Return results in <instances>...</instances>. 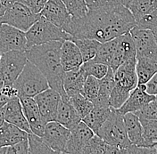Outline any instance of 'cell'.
<instances>
[{
	"instance_id": "1",
	"label": "cell",
	"mask_w": 157,
	"mask_h": 154,
	"mask_svg": "<svg viewBox=\"0 0 157 154\" xmlns=\"http://www.w3.org/2000/svg\"><path fill=\"white\" fill-rule=\"evenodd\" d=\"M135 26L136 20L131 12L121 4L89 10L81 18H70L63 29L71 38L92 39L104 43L130 32Z\"/></svg>"
},
{
	"instance_id": "2",
	"label": "cell",
	"mask_w": 157,
	"mask_h": 154,
	"mask_svg": "<svg viewBox=\"0 0 157 154\" xmlns=\"http://www.w3.org/2000/svg\"><path fill=\"white\" fill-rule=\"evenodd\" d=\"M63 41H51L37 45L25 51L29 62L34 63L44 74L49 87L57 91L62 97H68L63 87L64 69L60 57Z\"/></svg>"
},
{
	"instance_id": "3",
	"label": "cell",
	"mask_w": 157,
	"mask_h": 154,
	"mask_svg": "<svg viewBox=\"0 0 157 154\" xmlns=\"http://www.w3.org/2000/svg\"><path fill=\"white\" fill-rule=\"evenodd\" d=\"M98 135L107 144L119 148L121 153H150V148L137 147L131 144L124 123V115L116 109H112Z\"/></svg>"
},
{
	"instance_id": "4",
	"label": "cell",
	"mask_w": 157,
	"mask_h": 154,
	"mask_svg": "<svg viewBox=\"0 0 157 154\" xmlns=\"http://www.w3.org/2000/svg\"><path fill=\"white\" fill-rule=\"evenodd\" d=\"M136 64L137 58L131 59L121 64L113 71L114 87L109 100V105L112 109H119L137 87Z\"/></svg>"
},
{
	"instance_id": "5",
	"label": "cell",
	"mask_w": 157,
	"mask_h": 154,
	"mask_svg": "<svg viewBox=\"0 0 157 154\" xmlns=\"http://www.w3.org/2000/svg\"><path fill=\"white\" fill-rule=\"evenodd\" d=\"M18 96L34 97L49 88L46 77L39 68L28 60L18 77L13 83Z\"/></svg>"
},
{
	"instance_id": "6",
	"label": "cell",
	"mask_w": 157,
	"mask_h": 154,
	"mask_svg": "<svg viewBox=\"0 0 157 154\" xmlns=\"http://www.w3.org/2000/svg\"><path fill=\"white\" fill-rule=\"evenodd\" d=\"M25 35L27 39V49L51 41H64L71 38L62 27L56 26L43 16H40L25 32Z\"/></svg>"
},
{
	"instance_id": "7",
	"label": "cell",
	"mask_w": 157,
	"mask_h": 154,
	"mask_svg": "<svg viewBox=\"0 0 157 154\" xmlns=\"http://www.w3.org/2000/svg\"><path fill=\"white\" fill-rule=\"evenodd\" d=\"M40 16V13H33L23 4L14 2L6 8L5 13L0 17V23L8 24L26 32Z\"/></svg>"
},
{
	"instance_id": "8",
	"label": "cell",
	"mask_w": 157,
	"mask_h": 154,
	"mask_svg": "<svg viewBox=\"0 0 157 154\" xmlns=\"http://www.w3.org/2000/svg\"><path fill=\"white\" fill-rule=\"evenodd\" d=\"M27 62L28 58L25 51L13 50L4 53L0 62V72L4 83L13 85Z\"/></svg>"
},
{
	"instance_id": "9",
	"label": "cell",
	"mask_w": 157,
	"mask_h": 154,
	"mask_svg": "<svg viewBox=\"0 0 157 154\" xmlns=\"http://www.w3.org/2000/svg\"><path fill=\"white\" fill-rule=\"evenodd\" d=\"M136 48L137 59H149L157 62V42L151 29L135 26L130 30Z\"/></svg>"
},
{
	"instance_id": "10",
	"label": "cell",
	"mask_w": 157,
	"mask_h": 154,
	"mask_svg": "<svg viewBox=\"0 0 157 154\" xmlns=\"http://www.w3.org/2000/svg\"><path fill=\"white\" fill-rule=\"evenodd\" d=\"M70 133V129L55 120L46 124L44 134L41 137L56 153H65Z\"/></svg>"
},
{
	"instance_id": "11",
	"label": "cell",
	"mask_w": 157,
	"mask_h": 154,
	"mask_svg": "<svg viewBox=\"0 0 157 154\" xmlns=\"http://www.w3.org/2000/svg\"><path fill=\"white\" fill-rule=\"evenodd\" d=\"M13 50H27L25 32L8 24L0 23V52L4 54Z\"/></svg>"
},
{
	"instance_id": "12",
	"label": "cell",
	"mask_w": 157,
	"mask_h": 154,
	"mask_svg": "<svg viewBox=\"0 0 157 154\" xmlns=\"http://www.w3.org/2000/svg\"><path fill=\"white\" fill-rule=\"evenodd\" d=\"M38 107L46 123L55 121L58 111V106L62 96L57 91L48 88L34 97Z\"/></svg>"
},
{
	"instance_id": "13",
	"label": "cell",
	"mask_w": 157,
	"mask_h": 154,
	"mask_svg": "<svg viewBox=\"0 0 157 154\" xmlns=\"http://www.w3.org/2000/svg\"><path fill=\"white\" fill-rule=\"evenodd\" d=\"M96 135L82 120L71 130L65 153L81 154L89 140Z\"/></svg>"
},
{
	"instance_id": "14",
	"label": "cell",
	"mask_w": 157,
	"mask_h": 154,
	"mask_svg": "<svg viewBox=\"0 0 157 154\" xmlns=\"http://www.w3.org/2000/svg\"><path fill=\"white\" fill-rule=\"evenodd\" d=\"M22 110L26 117L31 132L35 135L42 136L45 131L46 122L40 114L38 104L33 97L20 96Z\"/></svg>"
},
{
	"instance_id": "15",
	"label": "cell",
	"mask_w": 157,
	"mask_h": 154,
	"mask_svg": "<svg viewBox=\"0 0 157 154\" xmlns=\"http://www.w3.org/2000/svg\"><path fill=\"white\" fill-rule=\"evenodd\" d=\"M136 48L130 32L118 37V44L110 67L114 71L126 61L136 59Z\"/></svg>"
},
{
	"instance_id": "16",
	"label": "cell",
	"mask_w": 157,
	"mask_h": 154,
	"mask_svg": "<svg viewBox=\"0 0 157 154\" xmlns=\"http://www.w3.org/2000/svg\"><path fill=\"white\" fill-rule=\"evenodd\" d=\"M155 99V96L150 95L146 91V85L141 84L131 92L129 96L125 101V103L119 109H116L121 114H126L128 112L135 113L136 111L142 109L144 106Z\"/></svg>"
},
{
	"instance_id": "17",
	"label": "cell",
	"mask_w": 157,
	"mask_h": 154,
	"mask_svg": "<svg viewBox=\"0 0 157 154\" xmlns=\"http://www.w3.org/2000/svg\"><path fill=\"white\" fill-rule=\"evenodd\" d=\"M60 57L64 71L78 69L84 62L77 45L71 39L63 41L60 50Z\"/></svg>"
},
{
	"instance_id": "18",
	"label": "cell",
	"mask_w": 157,
	"mask_h": 154,
	"mask_svg": "<svg viewBox=\"0 0 157 154\" xmlns=\"http://www.w3.org/2000/svg\"><path fill=\"white\" fill-rule=\"evenodd\" d=\"M40 14L52 23L62 28L71 18L63 0H48Z\"/></svg>"
},
{
	"instance_id": "19",
	"label": "cell",
	"mask_w": 157,
	"mask_h": 154,
	"mask_svg": "<svg viewBox=\"0 0 157 154\" xmlns=\"http://www.w3.org/2000/svg\"><path fill=\"white\" fill-rule=\"evenodd\" d=\"M5 107H6V115H5L6 121L18 126L19 128L26 131L29 134L32 133L29 122L24 115L19 96L11 99L5 105Z\"/></svg>"
},
{
	"instance_id": "20",
	"label": "cell",
	"mask_w": 157,
	"mask_h": 154,
	"mask_svg": "<svg viewBox=\"0 0 157 154\" xmlns=\"http://www.w3.org/2000/svg\"><path fill=\"white\" fill-rule=\"evenodd\" d=\"M124 123L128 139L132 145L137 147L150 148L143 135V126L138 116L133 112L124 114Z\"/></svg>"
},
{
	"instance_id": "21",
	"label": "cell",
	"mask_w": 157,
	"mask_h": 154,
	"mask_svg": "<svg viewBox=\"0 0 157 154\" xmlns=\"http://www.w3.org/2000/svg\"><path fill=\"white\" fill-rule=\"evenodd\" d=\"M82 120L77 111L69 101V97H62L59 103L56 121L71 130Z\"/></svg>"
},
{
	"instance_id": "22",
	"label": "cell",
	"mask_w": 157,
	"mask_h": 154,
	"mask_svg": "<svg viewBox=\"0 0 157 154\" xmlns=\"http://www.w3.org/2000/svg\"><path fill=\"white\" fill-rule=\"evenodd\" d=\"M88 77L82 65L78 69L65 71L63 77V87L68 97L81 92V89Z\"/></svg>"
},
{
	"instance_id": "23",
	"label": "cell",
	"mask_w": 157,
	"mask_h": 154,
	"mask_svg": "<svg viewBox=\"0 0 157 154\" xmlns=\"http://www.w3.org/2000/svg\"><path fill=\"white\" fill-rule=\"evenodd\" d=\"M29 133L7 121L0 126V147L10 146L27 139Z\"/></svg>"
},
{
	"instance_id": "24",
	"label": "cell",
	"mask_w": 157,
	"mask_h": 154,
	"mask_svg": "<svg viewBox=\"0 0 157 154\" xmlns=\"http://www.w3.org/2000/svg\"><path fill=\"white\" fill-rule=\"evenodd\" d=\"M112 111L111 107L94 106V108L82 118V121L98 135L99 129L105 122Z\"/></svg>"
},
{
	"instance_id": "25",
	"label": "cell",
	"mask_w": 157,
	"mask_h": 154,
	"mask_svg": "<svg viewBox=\"0 0 157 154\" xmlns=\"http://www.w3.org/2000/svg\"><path fill=\"white\" fill-rule=\"evenodd\" d=\"M114 87V74L113 69L110 67L107 74L99 79V91L97 100L93 103L94 106L110 107L109 100L112 91Z\"/></svg>"
},
{
	"instance_id": "26",
	"label": "cell",
	"mask_w": 157,
	"mask_h": 154,
	"mask_svg": "<svg viewBox=\"0 0 157 154\" xmlns=\"http://www.w3.org/2000/svg\"><path fill=\"white\" fill-rule=\"evenodd\" d=\"M121 153V150L107 144L98 135H95L88 142L81 154H110Z\"/></svg>"
},
{
	"instance_id": "27",
	"label": "cell",
	"mask_w": 157,
	"mask_h": 154,
	"mask_svg": "<svg viewBox=\"0 0 157 154\" xmlns=\"http://www.w3.org/2000/svg\"><path fill=\"white\" fill-rule=\"evenodd\" d=\"M136 72L138 85L147 84V82L157 73V62L149 59H137Z\"/></svg>"
},
{
	"instance_id": "28",
	"label": "cell",
	"mask_w": 157,
	"mask_h": 154,
	"mask_svg": "<svg viewBox=\"0 0 157 154\" xmlns=\"http://www.w3.org/2000/svg\"><path fill=\"white\" fill-rule=\"evenodd\" d=\"M136 21L157 8V0H133L127 6Z\"/></svg>"
},
{
	"instance_id": "29",
	"label": "cell",
	"mask_w": 157,
	"mask_h": 154,
	"mask_svg": "<svg viewBox=\"0 0 157 154\" xmlns=\"http://www.w3.org/2000/svg\"><path fill=\"white\" fill-rule=\"evenodd\" d=\"M117 44L118 38L111 39V40L104 42V43H101L98 49L96 56L92 60L97 62L106 64L110 67L113 55H114V53H115Z\"/></svg>"
},
{
	"instance_id": "30",
	"label": "cell",
	"mask_w": 157,
	"mask_h": 154,
	"mask_svg": "<svg viewBox=\"0 0 157 154\" xmlns=\"http://www.w3.org/2000/svg\"><path fill=\"white\" fill-rule=\"evenodd\" d=\"M71 40H72L77 45V47L81 53L84 62L94 59V57L97 54L98 47L101 44V42L92 39H74V38H71Z\"/></svg>"
},
{
	"instance_id": "31",
	"label": "cell",
	"mask_w": 157,
	"mask_h": 154,
	"mask_svg": "<svg viewBox=\"0 0 157 154\" xmlns=\"http://www.w3.org/2000/svg\"><path fill=\"white\" fill-rule=\"evenodd\" d=\"M69 101L74 107V109L77 111L81 118H83L94 108L93 103L84 96L81 93H78L70 96Z\"/></svg>"
},
{
	"instance_id": "32",
	"label": "cell",
	"mask_w": 157,
	"mask_h": 154,
	"mask_svg": "<svg viewBox=\"0 0 157 154\" xmlns=\"http://www.w3.org/2000/svg\"><path fill=\"white\" fill-rule=\"evenodd\" d=\"M71 18L78 19L84 17L88 13L86 0H63Z\"/></svg>"
},
{
	"instance_id": "33",
	"label": "cell",
	"mask_w": 157,
	"mask_h": 154,
	"mask_svg": "<svg viewBox=\"0 0 157 154\" xmlns=\"http://www.w3.org/2000/svg\"><path fill=\"white\" fill-rule=\"evenodd\" d=\"M29 141V153H54L55 152L46 144L43 138L33 133H29L28 135Z\"/></svg>"
},
{
	"instance_id": "34",
	"label": "cell",
	"mask_w": 157,
	"mask_h": 154,
	"mask_svg": "<svg viewBox=\"0 0 157 154\" xmlns=\"http://www.w3.org/2000/svg\"><path fill=\"white\" fill-rule=\"evenodd\" d=\"M140 121L143 126L144 137L151 148L157 142V119L140 118Z\"/></svg>"
},
{
	"instance_id": "35",
	"label": "cell",
	"mask_w": 157,
	"mask_h": 154,
	"mask_svg": "<svg viewBox=\"0 0 157 154\" xmlns=\"http://www.w3.org/2000/svg\"><path fill=\"white\" fill-rule=\"evenodd\" d=\"M82 67L88 76L91 75L98 79H101L102 77H105L107 74L109 68H110L106 64L97 62L93 60L83 62Z\"/></svg>"
},
{
	"instance_id": "36",
	"label": "cell",
	"mask_w": 157,
	"mask_h": 154,
	"mask_svg": "<svg viewBox=\"0 0 157 154\" xmlns=\"http://www.w3.org/2000/svg\"><path fill=\"white\" fill-rule=\"evenodd\" d=\"M98 91H99V79L91 75L88 76L80 93L86 98H88L89 101L94 103L98 98Z\"/></svg>"
},
{
	"instance_id": "37",
	"label": "cell",
	"mask_w": 157,
	"mask_h": 154,
	"mask_svg": "<svg viewBox=\"0 0 157 154\" xmlns=\"http://www.w3.org/2000/svg\"><path fill=\"white\" fill-rule=\"evenodd\" d=\"M139 118H147V119H157V102L155 100L151 101L142 109L135 112Z\"/></svg>"
},
{
	"instance_id": "38",
	"label": "cell",
	"mask_w": 157,
	"mask_h": 154,
	"mask_svg": "<svg viewBox=\"0 0 157 154\" xmlns=\"http://www.w3.org/2000/svg\"><path fill=\"white\" fill-rule=\"evenodd\" d=\"M136 26L140 29L154 30L157 29V8L152 13L136 21Z\"/></svg>"
},
{
	"instance_id": "39",
	"label": "cell",
	"mask_w": 157,
	"mask_h": 154,
	"mask_svg": "<svg viewBox=\"0 0 157 154\" xmlns=\"http://www.w3.org/2000/svg\"><path fill=\"white\" fill-rule=\"evenodd\" d=\"M88 10H95L102 7L123 5V0H86Z\"/></svg>"
},
{
	"instance_id": "40",
	"label": "cell",
	"mask_w": 157,
	"mask_h": 154,
	"mask_svg": "<svg viewBox=\"0 0 157 154\" xmlns=\"http://www.w3.org/2000/svg\"><path fill=\"white\" fill-rule=\"evenodd\" d=\"M29 153L28 138L7 147L6 154H27Z\"/></svg>"
},
{
	"instance_id": "41",
	"label": "cell",
	"mask_w": 157,
	"mask_h": 154,
	"mask_svg": "<svg viewBox=\"0 0 157 154\" xmlns=\"http://www.w3.org/2000/svg\"><path fill=\"white\" fill-rule=\"evenodd\" d=\"M16 2L23 4L35 13H40L47 0H16Z\"/></svg>"
},
{
	"instance_id": "42",
	"label": "cell",
	"mask_w": 157,
	"mask_h": 154,
	"mask_svg": "<svg viewBox=\"0 0 157 154\" xmlns=\"http://www.w3.org/2000/svg\"><path fill=\"white\" fill-rule=\"evenodd\" d=\"M145 85H146V91L148 94L157 96V73H155V76Z\"/></svg>"
},
{
	"instance_id": "43",
	"label": "cell",
	"mask_w": 157,
	"mask_h": 154,
	"mask_svg": "<svg viewBox=\"0 0 157 154\" xmlns=\"http://www.w3.org/2000/svg\"><path fill=\"white\" fill-rule=\"evenodd\" d=\"M5 115H6V107H0V126L4 124L5 120Z\"/></svg>"
},
{
	"instance_id": "44",
	"label": "cell",
	"mask_w": 157,
	"mask_h": 154,
	"mask_svg": "<svg viewBox=\"0 0 157 154\" xmlns=\"http://www.w3.org/2000/svg\"><path fill=\"white\" fill-rule=\"evenodd\" d=\"M2 1V3H3V5L7 8L8 6H10L11 5H13L14 2H16V0H1Z\"/></svg>"
},
{
	"instance_id": "45",
	"label": "cell",
	"mask_w": 157,
	"mask_h": 154,
	"mask_svg": "<svg viewBox=\"0 0 157 154\" xmlns=\"http://www.w3.org/2000/svg\"><path fill=\"white\" fill-rule=\"evenodd\" d=\"M6 7L3 5V3H2V1L0 0V17L5 13V12H6Z\"/></svg>"
},
{
	"instance_id": "46",
	"label": "cell",
	"mask_w": 157,
	"mask_h": 154,
	"mask_svg": "<svg viewBox=\"0 0 157 154\" xmlns=\"http://www.w3.org/2000/svg\"><path fill=\"white\" fill-rule=\"evenodd\" d=\"M7 147H8V146L0 147V154H6V152H7Z\"/></svg>"
},
{
	"instance_id": "47",
	"label": "cell",
	"mask_w": 157,
	"mask_h": 154,
	"mask_svg": "<svg viewBox=\"0 0 157 154\" xmlns=\"http://www.w3.org/2000/svg\"><path fill=\"white\" fill-rule=\"evenodd\" d=\"M133 0H123V5L125 6H128V5L130 3V2H132Z\"/></svg>"
},
{
	"instance_id": "48",
	"label": "cell",
	"mask_w": 157,
	"mask_h": 154,
	"mask_svg": "<svg viewBox=\"0 0 157 154\" xmlns=\"http://www.w3.org/2000/svg\"><path fill=\"white\" fill-rule=\"evenodd\" d=\"M152 31H153V33H154V36H155V40H156V42H157V29H154V30H152Z\"/></svg>"
},
{
	"instance_id": "49",
	"label": "cell",
	"mask_w": 157,
	"mask_h": 154,
	"mask_svg": "<svg viewBox=\"0 0 157 154\" xmlns=\"http://www.w3.org/2000/svg\"><path fill=\"white\" fill-rule=\"evenodd\" d=\"M2 56H3V53L0 52V62H1V59H2Z\"/></svg>"
},
{
	"instance_id": "50",
	"label": "cell",
	"mask_w": 157,
	"mask_h": 154,
	"mask_svg": "<svg viewBox=\"0 0 157 154\" xmlns=\"http://www.w3.org/2000/svg\"><path fill=\"white\" fill-rule=\"evenodd\" d=\"M155 101L157 102V96H155Z\"/></svg>"
},
{
	"instance_id": "51",
	"label": "cell",
	"mask_w": 157,
	"mask_h": 154,
	"mask_svg": "<svg viewBox=\"0 0 157 154\" xmlns=\"http://www.w3.org/2000/svg\"><path fill=\"white\" fill-rule=\"evenodd\" d=\"M47 1H48V0H47Z\"/></svg>"
}]
</instances>
